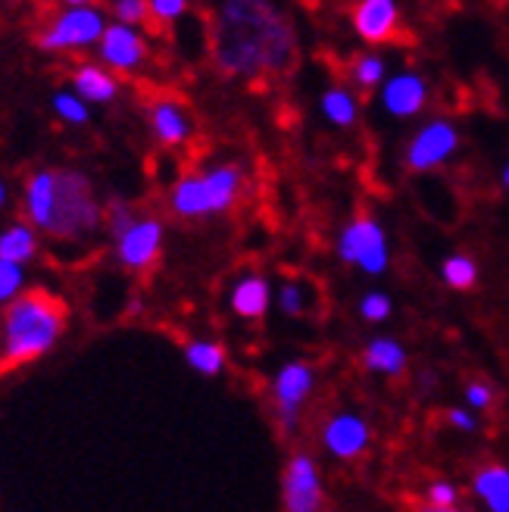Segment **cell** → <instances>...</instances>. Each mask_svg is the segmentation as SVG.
Masks as SVG:
<instances>
[{"label": "cell", "instance_id": "obj_1", "mask_svg": "<svg viewBox=\"0 0 509 512\" xmlns=\"http://www.w3.org/2000/svg\"><path fill=\"white\" fill-rule=\"evenodd\" d=\"M213 63L228 79H263L294 66L297 35L291 19L260 0H225L213 13Z\"/></svg>", "mask_w": 509, "mask_h": 512}, {"label": "cell", "instance_id": "obj_2", "mask_svg": "<svg viewBox=\"0 0 509 512\" xmlns=\"http://www.w3.org/2000/svg\"><path fill=\"white\" fill-rule=\"evenodd\" d=\"M22 210L38 235L60 244H85L104 228V203L82 169L41 166L22 185Z\"/></svg>", "mask_w": 509, "mask_h": 512}, {"label": "cell", "instance_id": "obj_3", "mask_svg": "<svg viewBox=\"0 0 509 512\" xmlns=\"http://www.w3.org/2000/svg\"><path fill=\"white\" fill-rule=\"evenodd\" d=\"M66 303L41 288L25 291L0 310V375L50 353L66 331Z\"/></svg>", "mask_w": 509, "mask_h": 512}, {"label": "cell", "instance_id": "obj_4", "mask_svg": "<svg viewBox=\"0 0 509 512\" xmlns=\"http://www.w3.org/2000/svg\"><path fill=\"white\" fill-rule=\"evenodd\" d=\"M247 175L241 163H216L175 178L169 188V210L178 219H210L235 207L244 194Z\"/></svg>", "mask_w": 509, "mask_h": 512}, {"label": "cell", "instance_id": "obj_5", "mask_svg": "<svg viewBox=\"0 0 509 512\" xmlns=\"http://www.w3.org/2000/svg\"><path fill=\"white\" fill-rule=\"evenodd\" d=\"M107 13L97 4H66L38 29V47L47 54H69V50L97 47L107 32Z\"/></svg>", "mask_w": 509, "mask_h": 512}, {"label": "cell", "instance_id": "obj_6", "mask_svg": "<svg viewBox=\"0 0 509 512\" xmlns=\"http://www.w3.org/2000/svg\"><path fill=\"white\" fill-rule=\"evenodd\" d=\"M335 253L344 266L360 269L363 275H385L391 266V244H388V232L381 228V222L375 216H356L350 219L335 244Z\"/></svg>", "mask_w": 509, "mask_h": 512}, {"label": "cell", "instance_id": "obj_7", "mask_svg": "<svg viewBox=\"0 0 509 512\" xmlns=\"http://www.w3.org/2000/svg\"><path fill=\"white\" fill-rule=\"evenodd\" d=\"M316 391V369L307 360H291L272 378V416L278 431L297 434L300 416H303V403L310 400Z\"/></svg>", "mask_w": 509, "mask_h": 512}, {"label": "cell", "instance_id": "obj_8", "mask_svg": "<svg viewBox=\"0 0 509 512\" xmlns=\"http://www.w3.org/2000/svg\"><path fill=\"white\" fill-rule=\"evenodd\" d=\"M456 150H460V128L441 116L428 119L410 138V144H406L403 166L410 172H431V169L444 166Z\"/></svg>", "mask_w": 509, "mask_h": 512}, {"label": "cell", "instance_id": "obj_9", "mask_svg": "<svg viewBox=\"0 0 509 512\" xmlns=\"http://www.w3.org/2000/svg\"><path fill=\"white\" fill-rule=\"evenodd\" d=\"M166 225L157 216H138L119 238H113V250L122 269L144 272L150 269L163 253Z\"/></svg>", "mask_w": 509, "mask_h": 512}, {"label": "cell", "instance_id": "obj_10", "mask_svg": "<svg viewBox=\"0 0 509 512\" xmlns=\"http://www.w3.org/2000/svg\"><path fill=\"white\" fill-rule=\"evenodd\" d=\"M282 503L285 512H322L325 488L319 463L310 453H294L282 478Z\"/></svg>", "mask_w": 509, "mask_h": 512}, {"label": "cell", "instance_id": "obj_11", "mask_svg": "<svg viewBox=\"0 0 509 512\" xmlns=\"http://www.w3.org/2000/svg\"><path fill=\"white\" fill-rule=\"evenodd\" d=\"M150 57V47L141 29H132V25L122 22H110L104 38L97 41V60L104 69H110L113 75H129L138 72Z\"/></svg>", "mask_w": 509, "mask_h": 512}, {"label": "cell", "instance_id": "obj_12", "mask_svg": "<svg viewBox=\"0 0 509 512\" xmlns=\"http://www.w3.org/2000/svg\"><path fill=\"white\" fill-rule=\"evenodd\" d=\"M319 441L325 447V453H332L335 459H356L363 456L372 444V425L366 416L353 413V409H344V413L328 416Z\"/></svg>", "mask_w": 509, "mask_h": 512}, {"label": "cell", "instance_id": "obj_13", "mask_svg": "<svg viewBox=\"0 0 509 512\" xmlns=\"http://www.w3.org/2000/svg\"><path fill=\"white\" fill-rule=\"evenodd\" d=\"M428 79L422 72H394L388 75V82L381 85V107L394 119H413L416 113L425 110L428 104Z\"/></svg>", "mask_w": 509, "mask_h": 512}, {"label": "cell", "instance_id": "obj_14", "mask_svg": "<svg viewBox=\"0 0 509 512\" xmlns=\"http://www.w3.org/2000/svg\"><path fill=\"white\" fill-rule=\"evenodd\" d=\"M400 29V7L394 0H363L353 7V32L363 44H385L397 38Z\"/></svg>", "mask_w": 509, "mask_h": 512}, {"label": "cell", "instance_id": "obj_15", "mask_svg": "<svg viewBox=\"0 0 509 512\" xmlns=\"http://www.w3.org/2000/svg\"><path fill=\"white\" fill-rule=\"evenodd\" d=\"M147 122H150V132H154V138L163 147H182L194 135V122L188 110L172 97L154 100V104L147 107Z\"/></svg>", "mask_w": 509, "mask_h": 512}, {"label": "cell", "instance_id": "obj_16", "mask_svg": "<svg viewBox=\"0 0 509 512\" xmlns=\"http://www.w3.org/2000/svg\"><path fill=\"white\" fill-rule=\"evenodd\" d=\"M228 306H232V313L238 319H263L269 313V306H272L269 278L260 275V272L241 275L232 285V294H228Z\"/></svg>", "mask_w": 509, "mask_h": 512}, {"label": "cell", "instance_id": "obj_17", "mask_svg": "<svg viewBox=\"0 0 509 512\" xmlns=\"http://www.w3.org/2000/svg\"><path fill=\"white\" fill-rule=\"evenodd\" d=\"M72 91L79 94L85 104H113L119 97V79L100 63H82L72 72Z\"/></svg>", "mask_w": 509, "mask_h": 512}, {"label": "cell", "instance_id": "obj_18", "mask_svg": "<svg viewBox=\"0 0 509 512\" xmlns=\"http://www.w3.org/2000/svg\"><path fill=\"white\" fill-rule=\"evenodd\" d=\"M472 494L488 512H509V466L485 463L472 475Z\"/></svg>", "mask_w": 509, "mask_h": 512}, {"label": "cell", "instance_id": "obj_19", "mask_svg": "<svg viewBox=\"0 0 509 512\" xmlns=\"http://www.w3.org/2000/svg\"><path fill=\"white\" fill-rule=\"evenodd\" d=\"M363 366L375 375L385 378H400L410 366V353L397 338H372L363 347Z\"/></svg>", "mask_w": 509, "mask_h": 512}, {"label": "cell", "instance_id": "obj_20", "mask_svg": "<svg viewBox=\"0 0 509 512\" xmlns=\"http://www.w3.org/2000/svg\"><path fill=\"white\" fill-rule=\"evenodd\" d=\"M41 250V235L29 222H13L0 232V260L29 266Z\"/></svg>", "mask_w": 509, "mask_h": 512}, {"label": "cell", "instance_id": "obj_21", "mask_svg": "<svg viewBox=\"0 0 509 512\" xmlns=\"http://www.w3.org/2000/svg\"><path fill=\"white\" fill-rule=\"evenodd\" d=\"M319 113L325 116L328 125L350 128V125H356V119H360V100H356V94L350 88L335 85L319 97Z\"/></svg>", "mask_w": 509, "mask_h": 512}, {"label": "cell", "instance_id": "obj_22", "mask_svg": "<svg viewBox=\"0 0 509 512\" xmlns=\"http://www.w3.org/2000/svg\"><path fill=\"white\" fill-rule=\"evenodd\" d=\"M185 363L197 372V375H207V378H216L222 375L228 356H225V347L216 344V341H188L185 344Z\"/></svg>", "mask_w": 509, "mask_h": 512}, {"label": "cell", "instance_id": "obj_23", "mask_svg": "<svg viewBox=\"0 0 509 512\" xmlns=\"http://www.w3.org/2000/svg\"><path fill=\"white\" fill-rule=\"evenodd\" d=\"M350 79L356 88H363V91H372V88H381L388 82V63L381 54H363V57H356L353 66H350Z\"/></svg>", "mask_w": 509, "mask_h": 512}, {"label": "cell", "instance_id": "obj_24", "mask_svg": "<svg viewBox=\"0 0 509 512\" xmlns=\"http://www.w3.org/2000/svg\"><path fill=\"white\" fill-rule=\"evenodd\" d=\"M441 278L453 291H469V288H475V281H478V263L472 260L469 253H450L447 260L441 263Z\"/></svg>", "mask_w": 509, "mask_h": 512}, {"label": "cell", "instance_id": "obj_25", "mask_svg": "<svg viewBox=\"0 0 509 512\" xmlns=\"http://www.w3.org/2000/svg\"><path fill=\"white\" fill-rule=\"evenodd\" d=\"M54 113L66 122V125H88L91 122V110L85 100L75 91H57L54 100H50Z\"/></svg>", "mask_w": 509, "mask_h": 512}, {"label": "cell", "instance_id": "obj_26", "mask_svg": "<svg viewBox=\"0 0 509 512\" xmlns=\"http://www.w3.org/2000/svg\"><path fill=\"white\" fill-rule=\"evenodd\" d=\"M275 303L288 319H297V316L307 313L310 294H307V288H303V281H285V285H278V291H275Z\"/></svg>", "mask_w": 509, "mask_h": 512}, {"label": "cell", "instance_id": "obj_27", "mask_svg": "<svg viewBox=\"0 0 509 512\" xmlns=\"http://www.w3.org/2000/svg\"><path fill=\"white\" fill-rule=\"evenodd\" d=\"M356 313H360L363 322H372V325L388 322L394 313V300L385 291H366L360 297V303H356Z\"/></svg>", "mask_w": 509, "mask_h": 512}, {"label": "cell", "instance_id": "obj_28", "mask_svg": "<svg viewBox=\"0 0 509 512\" xmlns=\"http://www.w3.org/2000/svg\"><path fill=\"white\" fill-rule=\"evenodd\" d=\"M25 266H16V263H7L0 260V306L13 303L16 297L25 294Z\"/></svg>", "mask_w": 509, "mask_h": 512}, {"label": "cell", "instance_id": "obj_29", "mask_svg": "<svg viewBox=\"0 0 509 512\" xmlns=\"http://www.w3.org/2000/svg\"><path fill=\"white\" fill-rule=\"evenodd\" d=\"M147 19H150V4H147V0H116V4H113V22L141 29Z\"/></svg>", "mask_w": 509, "mask_h": 512}, {"label": "cell", "instance_id": "obj_30", "mask_svg": "<svg viewBox=\"0 0 509 512\" xmlns=\"http://www.w3.org/2000/svg\"><path fill=\"white\" fill-rule=\"evenodd\" d=\"M425 500H428V506H435V509H456V503H460V488H456V484L447 481V478H438V481L428 484Z\"/></svg>", "mask_w": 509, "mask_h": 512}, {"label": "cell", "instance_id": "obj_31", "mask_svg": "<svg viewBox=\"0 0 509 512\" xmlns=\"http://www.w3.org/2000/svg\"><path fill=\"white\" fill-rule=\"evenodd\" d=\"M188 13L185 0H150V19L160 25H172Z\"/></svg>", "mask_w": 509, "mask_h": 512}, {"label": "cell", "instance_id": "obj_32", "mask_svg": "<svg viewBox=\"0 0 509 512\" xmlns=\"http://www.w3.org/2000/svg\"><path fill=\"white\" fill-rule=\"evenodd\" d=\"M466 403H469L472 413H475V409H488V406L494 403L491 384H488V381H469V384H466Z\"/></svg>", "mask_w": 509, "mask_h": 512}, {"label": "cell", "instance_id": "obj_33", "mask_svg": "<svg viewBox=\"0 0 509 512\" xmlns=\"http://www.w3.org/2000/svg\"><path fill=\"white\" fill-rule=\"evenodd\" d=\"M444 419H447V425H450V428H456V431H466V434L478 431V419H475L472 409H463V406H450L447 413H444Z\"/></svg>", "mask_w": 509, "mask_h": 512}, {"label": "cell", "instance_id": "obj_34", "mask_svg": "<svg viewBox=\"0 0 509 512\" xmlns=\"http://www.w3.org/2000/svg\"><path fill=\"white\" fill-rule=\"evenodd\" d=\"M4 203H7V182L0 178V210H4Z\"/></svg>", "mask_w": 509, "mask_h": 512}, {"label": "cell", "instance_id": "obj_35", "mask_svg": "<svg viewBox=\"0 0 509 512\" xmlns=\"http://www.w3.org/2000/svg\"><path fill=\"white\" fill-rule=\"evenodd\" d=\"M500 182H503V188L509 191V163L503 166V172H500Z\"/></svg>", "mask_w": 509, "mask_h": 512}, {"label": "cell", "instance_id": "obj_36", "mask_svg": "<svg viewBox=\"0 0 509 512\" xmlns=\"http://www.w3.org/2000/svg\"><path fill=\"white\" fill-rule=\"evenodd\" d=\"M419 512H460V509H435V506H428V503H425Z\"/></svg>", "mask_w": 509, "mask_h": 512}]
</instances>
